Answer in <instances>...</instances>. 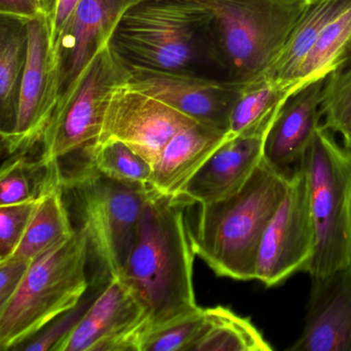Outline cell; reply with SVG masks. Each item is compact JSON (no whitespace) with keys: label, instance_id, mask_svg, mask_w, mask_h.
I'll use <instances>...</instances> for the list:
<instances>
[{"label":"cell","instance_id":"cell-26","mask_svg":"<svg viewBox=\"0 0 351 351\" xmlns=\"http://www.w3.org/2000/svg\"><path fill=\"white\" fill-rule=\"evenodd\" d=\"M83 151L104 176L126 184L151 186V164L124 143L118 141L93 143Z\"/></svg>","mask_w":351,"mask_h":351},{"label":"cell","instance_id":"cell-19","mask_svg":"<svg viewBox=\"0 0 351 351\" xmlns=\"http://www.w3.org/2000/svg\"><path fill=\"white\" fill-rule=\"evenodd\" d=\"M349 7L351 0H310L309 7L267 75L273 81L293 85L300 90L295 81L302 65L328 24Z\"/></svg>","mask_w":351,"mask_h":351},{"label":"cell","instance_id":"cell-10","mask_svg":"<svg viewBox=\"0 0 351 351\" xmlns=\"http://www.w3.org/2000/svg\"><path fill=\"white\" fill-rule=\"evenodd\" d=\"M53 5L27 23V60L20 87L17 121L14 130L1 137L3 151L10 156L27 155L40 145L58 104L56 50L51 36Z\"/></svg>","mask_w":351,"mask_h":351},{"label":"cell","instance_id":"cell-35","mask_svg":"<svg viewBox=\"0 0 351 351\" xmlns=\"http://www.w3.org/2000/svg\"><path fill=\"white\" fill-rule=\"evenodd\" d=\"M343 147H344V149L351 155V131L348 136L343 138Z\"/></svg>","mask_w":351,"mask_h":351},{"label":"cell","instance_id":"cell-13","mask_svg":"<svg viewBox=\"0 0 351 351\" xmlns=\"http://www.w3.org/2000/svg\"><path fill=\"white\" fill-rule=\"evenodd\" d=\"M129 69L130 87L162 100L198 123L227 131L232 108L248 85L192 73Z\"/></svg>","mask_w":351,"mask_h":351},{"label":"cell","instance_id":"cell-18","mask_svg":"<svg viewBox=\"0 0 351 351\" xmlns=\"http://www.w3.org/2000/svg\"><path fill=\"white\" fill-rule=\"evenodd\" d=\"M227 138V130L202 123L182 129L168 141L154 165L152 188L165 196H178Z\"/></svg>","mask_w":351,"mask_h":351},{"label":"cell","instance_id":"cell-11","mask_svg":"<svg viewBox=\"0 0 351 351\" xmlns=\"http://www.w3.org/2000/svg\"><path fill=\"white\" fill-rule=\"evenodd\" d=\"M196 123L169 104L125 82L110 94L94 143L120 141L154 167L168 141Z\"/></svg>","mask_w":351,"mask_h":351},{"label":"cell","instance_id":"cell-17","mask_svg":"<svg viewBox=\"0 0 351 351\" xmlns=\"http://www.w3.org/2000/svg\"><path fill=\"white\" fill-rule=\"evenodd\" d=\"M326 79L316 80L295 92L279 110L267 135L264 159L285 173H293L301 163L322 124L320 106Z\"/></svg>","mask_w":351,"mask_h":351},{"label":"cell","instance_id":"cell-34","mask_svg":"<svg viewBox=\"0 0 351 351\" xmlns=\"http://www.w3.org/2000/svg\"><path fill=\"white\" fill-rule=\"evenodd\" d=\"M351 65V40L349 44L347 45L346 49L343 51L341 56L339 57L338 62H337L336 69L334 71H342V69H346V67L350 66ZM332 71V73H334Z\"/></svg>","mask_w":351,"mask_h":351},{"label":"cell","instance_id":"cell-24","mask_svg":"<svg viewBox=\"0 0 351 351\" xmlns=\"http://www.w3.org/2000/svg\"><path fill=\"white\" fill-rule=\"evenodd\" d=\"M60 176V162L48 165L40 157L11 156L0 172V205L38 200Z\"/></svg>","mask_w":351,"mask_h":351},{"label":"cell","instance_id":"cell-3","mask_svg":"<svg viewBox=\"0 0 351 351\" xmlns=\"http://www.w3.org/2000/svg\"><path fill=\"white\" fill-rule=\"evenodd\" d=\"M291 174L263 159L237 192L200 204L192 229L195 252L217 276L256 280L263 236L285 198Z\"/></svg>","mask_w":351,"mask_h":351},{"label":"cell","instance_id":"cell-6","mask_svg":"<svg viewBox=\"0 0 351 351\" xmlns=\"http://www.w3.org/2000/svg\"><path fill=\"white\" fill-rule=\"evenodd\" d=\"M320 125L302 164L307 172L316 231L311 278L351 264V155Z\"/></svg>","mask_w":351,"mask_h":351},{"label":"cell","instance_id":"cell-1","mask_svg":"<svg viewBox=\"0 0 351 351\" xmlns=\"http://www.w3.org/2000/svg\"><path fill=\"white\" fill-rule=\"evenodd\" d=\"M192 205L184 197L165 196L153 189L121 273L147 310L149 332L200 307L193 283L197 254L186 217Z\"/></svg>","mask_w":351,"mask_h":351},{"label":"cell","instance_id":"cell-30","mask_svg":"<svg viewBox=\"0 0 351 351\" xmlns=\"http://www.w3.org/2000/svg\"><path fill=\"white\" fill-rule=\"evenodd\" d=\"M38 200L0 205V261L10 258L21 243Z\"/></svg>","mask_w":351,"mask_h":351},{"label":"cell","instance_id":"cell-7","mask_svg":"<svg viewBox=\"0 0 351 351\" xmlns=\"http://www.w3.org/2000/svg\"><path fill=\"white\" fill-rule=\"evenodd\" d=\"M110 44L129 67L155 71L196 73L207 56L194 20L173 0H139L123 15Z\"/></svg>","mask_w":351,"mask_h":351},{"label":"cell","instance_id":"cell-2","mask_svg":"<svg viewBox=\"0 0 351 351\" xmlns=\"http://www.w3.org/2000/svg\"><path fill=\"white\" fill-rule=\"evenodd\" d=\"M194 20L207 57L228 81L268 75L310 0H173Z\"/></svg>","mask_w":351,"mask_h":351},{"label":"cell","instance_id":"cell-27","mask_svg":"<svg viewBox=\"0 0 351 351\" xmlns=\"http://www.w3.org/2000/svg\"><path fill=\"white\" fill-rule=\"evenodd\" d=\"M110 279L92 276L91 285L81 301L69 311L53 320L44 330L20 345L15 350L20 351H58L75 326L81 322L90 306L95 301L101 289Z\"/></svg>","mask_w":351,"mask_h":351},{"label":"cell","instance_id":"cell-31","mask_svg":"<svg viewBox=\"0 0 351 351\" xmlns=\"http://www.w3.org/2000/svg\"><path fill=\"white\" fill-rule=\"evenodd\" d=\"M30 264L13 258L0 261V307L5 306L15 295L25 278Z\"/></svg>","mask_w":351,"mask_h":351},{"label":"cell","instance_id":"cell-23","mask_svg":"<svg viewBox=\"0 0 351 351\" xmlns=\"http://www.w3.org/2000/svg\"><path fill=\"white\" fill-rule=\"evenodd\" d=\"M204 326L192 351L272 350L250 318L221 305L204 308Z\"/></svg>","mask_w":351,"mask_h":351},{"label":"cell","instance_id":"cell-12","mask_svg":"<svg viewBox=\"0 0 351 351\" xmlns=\"http://www.w3.org/2000/svg\"><path fill=\"white\" fill-rule=\"evenodd\" d=\"M147 310L120 276L104 285L58 351H141Z\"/></svg>","mask_w":351,"mask_h":351},{"label":"cell","instance_id":"cell-36","mask_svg":"<svg viewBox=\"0 0 351 351\" xmlns=\"http://www.w3.org/2000/svg\"><path fill=\"white\" fill-rule=\"evenodd\" d=\"M40 3H44V5H54L56 0H38Z\"/></svg>","mask_w":351,"mask_h":351},{"label":"cell","instance_id":"cell-16","mask_svg":"<svg viewBox=\"0 0 351 351\" xmlns=\"http://www.w3.org/2000/svg\"><path fill=\"white\" fill-rule=\"evenodd\" d=\"M269 131L229 137L189 180L178 196L193 204L226 198L243 186L264 159Z\"/></svg>","mask_w":351,"mask_h":351},{"label":"cell","instance_id":"cell-29","mask_svg":"<svg viewBox=\"0 0 351 351\" xmlns=\"http://www.w3.org/2000/svg\"><path fill=\"white\" fill-rule=\"evenodd\" d=\"M322 126L343 138L351 131V65L326 77L322 90Z\"/></svg>","mask_w":351,"mask_h":351},{"label":"cell","instance_id":"cell-33","mask_svg":"<svg viewBox=\"0 0 351 351\" xmlns=\"http://www.w3.org/2000/svg\"><path fill=\"white\" fill-rule=\"evenodd\" d=\"M38 0H0V15L28 23L40 16L46 8Z\"/></svg>","mask_w":351,"mask_h":351},{"label":"cell","instance_id":"cell-25","mask_svg":"<svg viewBox=\"0 0 351 351\" xmlns=\"http://www.w3.org/2000/svg\"><path fill=\"white\" fill-rule=\"evenodd\" d=\"M351 40V7L328 24L306 58L298 75V88L316 80L326 79L336 69L337 62Z\"/></svg>","mask_w":351,"mask_h":351},{"label":"cell","instance_id":"cell-5","mask_svg":"<svg viewBox=\"0 0 351 351\" xmlns=\"http://www.w3.org/2000/svg\"><path fill=\"white\" fill-rule=\"evenodd\" d=\"M85 233H75L32 261L15 295L0 307V348L15 350L77 305L91 278Z\"/></svg>","mask_w":351,"mask_h":351},{"label":"cell","instance_id":"cell-14","mask_svg":"<svg viewBox=\"0 0 351 351\" xmlns=\"http://www.w3.org/2000/svg\"><path fill=\"white\" fill-rule=\"evenodd\" d=\"M138 1L82 0L69 28L54 48L59 96L51 121L71 101L94 56L110 42L127 10Z\"/></svg>","mask_w":351,"mask_h":351},{"label":"cell","instance_id":"cell-9","mask_svg":"<svg viewBox=\"0 0 351 351\" xmlns=\"http://www.w3.org/2000/svg\"><path fill=\"white\" fill-rule=\"evenodd\" d=\"M315 244L309 182L301 161L263 236L256 258V280L266 287H274L297 273L307 272Z\"/></svg>","mask_w":351,"mask_h":351},{"label":"cell","instance_id":"cell-28","mask_svg":"<svg viewBox=\"0 0 351 351\" xmlns=\"http://www.w3.org/2000/svg\"><path fill=\"white\" fill-rule=\"evenodd\" d=\"M204 308L147 332L141 351H192L204 326Z\"/></svg>","mask_w":351,"mask_h":351},{"label":"cell","instance_id":"cell-8","mask_svg":"<svg viewBox=\"0 0 351 351\" xmlns=\"http://www.w3.org/2000/svg\"><path fill=\"white\" fill-rule=\"evenodd\" d=\"M129 79L130 69L108 42L94 56L71 101L49 124L40 143L45 163H57L92 145L110 94Z\"/></svg>","mask_w":351,"mask_h":351},{"label":"cell","instance_id":"cell-20","mask_svg":"<svg viewBox=\"0 0 351 351\" xmlns=\"http://www.w3.org/2000/svg\"><path fill=\"white\" fill-rule=\"evenodd\" d=\"M27 23L0 15V136L15 128L20 87L27 60Z\"/></svg>","mask_w":351,"mask_h":351},{"label":"cell","instance_id":"cell-32","mask_svg":"<svg viewBox=\"0 0 351 351\" xmlns=\"http://www.w3.org/2000/svg\"><path fill=\"white\" fill-rule=\"evenodd\" d=\"M82 0H56L51 11V36L56 47L66 32Z\"/></svg>","mask_w":351,"mask_h":351},{"label":"cell","instance_id":"cell-15","mask_svg":"<svg viewBox=\"0 0 351 351\" xmlns=\"http://www.w3.org/2000/svg\"><path fill=\"white\" fill-rule=\"evenodd\" d=\"M303 330L287 351H351V264L311 278Z\"/></svg>","mask_w":351,"mask_h":351},{"label":"cell","instance_id":"cell-22","mask_svg":"<svg viewBox=\"0 0 351 351\" xmlns=\"http://www.w3.org/2000/svg\"><path fill=\"white\" fill-rule=\"evenodd\" d=\"M298 89L265 75L248 84L230 114L228 136L269 131L279 110Z\"/></svg>","mask_w":351,"mask_h":351},{"label":"cell","instance_id":"cell-4","mask_svg":"<svg viewBox=\"0 0 351 351\" xmlns=\"http://www.w3.org/2000/svg\"><path fill=\"white\" fill-rule=\"evenodd\" d=\"M82 152L75 166L61 169V186L73 226L87 237L92 276L110 279L122 273L153 188L104 176Z\"/></svg>","mask_w":351,"mask_h":351},{"label":"cell","instance_id":"cell-21","mask_svg":"<svg viewBox=\"0 0 351 351\" xmlns=\"http://www.w3.org/2000/svg\"><path fill=\"white\" fill-rule=\"evenodd\" d=\"M75 233V228L65 203L61 180H59L38 200L23 239L10 258L32 263Z\"/></svg>","mask_w":351,"mask_h":351}]
</instances>
